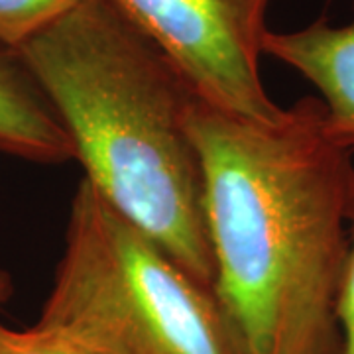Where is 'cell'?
Segmentation results:
<instances>
[{
  "mask_svg": "<svg viewBox=\"0 0 354 354\" xmlns=\"http://www.w3.org/2000/svg\"><path fill=\"white\" fill-rule=\"evenodd\" d=\"M304 97L264 124L199 97L185 116L203 171L213 295L234 354H342L337 299L348 254L353 153Z\"/></svg>",
  "mask_w": 354,
  "mask_h": 354,
  "instance_id": "1",
  "label": "cell"
},
{
  "mask_svg": "<svg viewBox=\"0 0 354 354\" xmlns=\"http://www.w3.org/2000/svg\"><path fill=\"white\" fill-rule=\"evenodd\" d=\"M59 114L85 179L213 290L203 171L185 127L197 97L111 0H83L18 48Z\"/></svg>",
  "mask_w": 354,
  "mask_h": 354,
  "instance_id": "2",
  "label": "cell"
},
{
  "mask_svg": "<svg viewBox=\"0 0 354 354\" xmlns=\"http://www.w3.org/2000/svg\"><path fill=\"white\" fill-rule=\"evenodd\" d=\"M36 325L91 354H234L213 290L87 179L73 195L64 256Z\"/></svg>",
  "mask_w": 354,
  "mask_h": 354,
  "instance_id": "3",
  "label": "cell"
},
{
  "mask_svg": "<svg viewBox=\"0 0 354 354\" xmlns=\"http://www.w3.org/2000/svg\"><path fill=\"white\" fill-rule=\"evenodd\" d=\"M191 91L223 113L272 124L286 109L268 97L260 55L270 0H111Z\"/></svg>",
  "mask_w": 354,
  "mask_h": 354,
  "instance_id": "4",
  "label": "cell"
},
{
  "mask_svg": "<svg viewBox=\"0 0 354 354\" xmlns=\"http://www.w3.org/2000/svg\"><path fill=\"white\" fill-rule=\"evenodd\" d=\"M262 53L290 65L321 93L327 138L353 153L354 18L342 26H333L327 18H319L293 32L266 30Z\"/></svg>",
  "mask_w": 354,
  "mask_h": 354,
  "instance_id": "5",
  "label": "cell"
},
{
  "mask_svg": "<svg viewBox=\"0 0 354 354\" xmlns=\"http://www.w3.org/2000/svg\"><path fill=\"white\" fill-rule=\"evenodd\" d=\"M0 153L34 164L75 160L59 114L18 51L0 44Z\"/></svg>",
  "mask_w": 354,
  "mask_h": 354,
  "instance_id": "6",
  "label": "cell"
},
{
  "mask_svg": "<svg viewBox=\"0 0 354 354\" xmlns=\"http://www.w3.org/2000/svg\"><path fill=\"white\" fill-rule=\"evenodd\" d=\"M83 0H0V44L18 50Z\"/></svg>",
  "mask_w": 354,
  "mask_h": 354,
  "instance_id": "7",
  "label": "cell"
},
{
  "mask_svg": "<svg viewBox=\"0 0 354 354\" xmlns=\"http://www.w3.org/2000/svg\"><path fill=\"white\" fill-rule=\"evenodd\" d=\"M0 354H91L57 330L44 327L12 329L0 323Z\"/></svg>",
  "mask_w": 354,
  "mask_h": 354,
  "instance_id": "8",
  "label": "cell"
},
{
  "mask_svg": "<svg viewBox=\"0 0 354 354\" xmlns=\"http://www.w3.org/2000/svg\"><path fill=\"white\" fill-rule=\"evenodd\" d=\"M337 319L342 335V354H354V193L348 227V254L337 299Z\"/></svg>",
  "mask_w": 354,
  "mask_h": 354,
  "instance_id": "9",
  "label": "cell"
},
{
  "mask_svg": "<svg viewBox=\"0 0 354 354\" xmlns=\"http://www.w3.org/2000/svg\"><path fill=\"white\" fill-rule=\"evenodd\" d=\"M14 293V281L10 272H6L4 268H0V305H4Z\"/></svg>",
  "mask_w": 354,
  "mask_h": 354,
  "instance_id": "10",
  "label": "cell"
}]
</instances>
